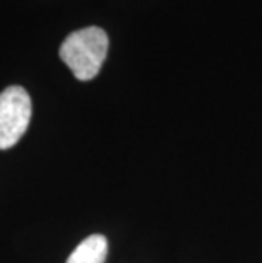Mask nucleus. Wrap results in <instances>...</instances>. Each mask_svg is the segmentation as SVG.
Segmentation results:
<instances>
[{
    "mask_svg": "<svg viewBox=\"0 0 262 263\" xmlns=\"http://www.w3.org/2000/svg\"><path fill=\"white\" fill-rule=\"evenodd\" d=\"M109 37L101 27H83L74 31L61 43L60 58L77 80L89 82L99 75L108 57Z\"/></svg>",
    "mask_w": 262,
    "mask_h": 263,
    "instance_id": "obj_1",
    "label": "nucleus"
},
{
    "mask_svg": "<svg viewBox=\"0 0 262 263\" xmlns=\"http://www.w3.org/2000/svg\"><path fill=\"white\" fill-rule=\"evenodd\" d=\"M31 97L19 85H10L0 93V149L19 143L31 122Z\"/></svg>",
    "mask_w": 262,
    "mask_h": 263,
    "instance_id": "obj_2",
    "label": "nucleus"
},
{
    "mask_svg": "<svg viewBox=\"0 0 262 263\" xmlns=\"http://www.w3.org/2000/svg\"><path fill=\"white\" fill-rule=\"evenodd\" d=\"M108 238L102 234H91L77 246L65 263H104L108 258Z\"/></svg>",
    "mask_w": 262,
    "mask_h": 263,
    "instance_id": "obj_3",
    "label": "nucleus"
}]
</instances>
